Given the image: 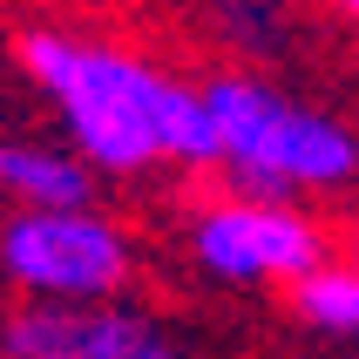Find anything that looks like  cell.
<instances>
[{
	"mask_svg": "<svg viewBox=\"0 0 359 359\" xmlns=\"http://www.w3.org/2000/svg\"><path fill=\"white\" fill-rule=\"evenodd\" d=\"M14 68L102 177L129 183L156 170H217V122H210L203 81H183L177 68L136 48L55 27V20H34L14 34Z\"/></svg>",
	"mask_w": 359,
	"mask_h": 359,
	"instance_id": "cell-1",
	"label": "cell"
},
{
	"mask_svg": "<svg viewBox=\"0 0 359 359\" xmlns=\"http://www.w3.org/2000/svg\"><path fill=\"white\" fill-rule=\"evenodd\" d=\"M203 102L217 122V170L231 177V190L339 197L359 183V129L332 109L292 102L278 81L251 68L203 75Z\"/></svg>",
	"mask_w": 359,
	"mask_h": 359,
	"instance_id": "cell-2",
	"label": "cell"
},
{
	"mask_svg": "<svg viewBox=\"0 0 359 359\" xmlns=\"http://www.w3.org/2000/svg\"><path fill=\"white\" fill-rule=\"evenodd\" d=\"M136 264L142 251L129 238V224L109 217L102 203H61V210L14 203L0 217V285L14 299H41V305L129 299Z\"/></svg>",
	"mask_w": 359,
	"mask_h": 359,
	"instance_id": "cell-3",
	"label": "cell"
},
{
	"mask_svg": "<svg viewBox=\"0 0 359 359\" xmlns=\"http://www.w3.org/2000/svg\"><path fill=\"white\" fill-rule=\"evenodd\" d=\"M183 258L190 271H203L210 285H231V292H285L292 278L332 258V238L299 197L224 190L210 203H190Z\"/></svg>",
	"mask_w": 359,
	"mask_h": 359,
	"instance_id": "cell-4",
	"label": "cell"
},
{
	"mask_svg": "<svg viewBox=\"0 0 359 359\" xmlns=\"http://www.w3.org/2000/svg\"><path fill=\"white\" fill-rule=\"evenodd\" d=\"M0 346L14 359H203L170 319L129 299L102 305L14 299V312H0Z\"/></svg>",
	"mask_w": 359,
	"mask_h": 359,
	"instance_id": "cell-5",
	"label": "cell"
},
{
	"mask_svg": "<svg viewBox=\"0 0 359 359\" xmlns=\"http://www.w3.org/2000/svg\"><path fill=\"white\" fill-rule=\"evenodd\" d=\"M95 163L68 136H0V197L27 210H61V203H95Z\"/></svg>",
	"mask_w": 359,
	"mask_h": 359,
	"instance_id": "cell-6",
	"label": "cell"
},
{
	"mask_svg": "<svg viewBox=\"0 0 359 359\" xmlns=\"http://www.w3.org/2000/svg\"><path fill=\"white\" fill-rule=\"evenodd\" d=\"M285 312L319 339H359V271L353 258H325L285 285Z\"/></svg>",
	"mask_w": 359,
	"mask_h": 359,
	"instance_id": "cell-7",
	"label": "cell"
},
{
	"mask_svg": "<svg viewBox=\"0 0 359 359\" xmlns=\"http://www.w3.org/2000/svg\"><path fill=\"white\" fill-rule=\"evenodd\" d=\"M325 7H332V14H339L346 27H359V0H325Z\"/></svg>",
	"mask_w": 359,
	"mask_h": 359,
	"instance_id": "cell-8",
	"label": "cell"
},
{
	"mask_svg": "<svg viewBox=\"0 0 359 359\" xmlns=\"http://www.w3.org/2000/svg\"><path fill=\"white\" fill-rule=\"evenodd\" d=\"M346 258H353V271H359V238H353V251H346Z\"/></svg>",
	"mask_w": 359,
	"mask_h": 359,
	"instance_id": "cell-9",
	"label": "cell"
},
{
	"mask_svg": "<svg viewBox=\"0 0 359 359\" xmlns=\"http://www.w3.org/2000/svg\"><path fill=\"white\" fill-rule=\"evenodd\" d=\"M0 359H14V353H7V346H0Z\"/></svg>",
	"mask_w": 359,
	"mask_h": 359,
	"instance_id": "cell-10",
	"label": "cell"
}]
</instances>
